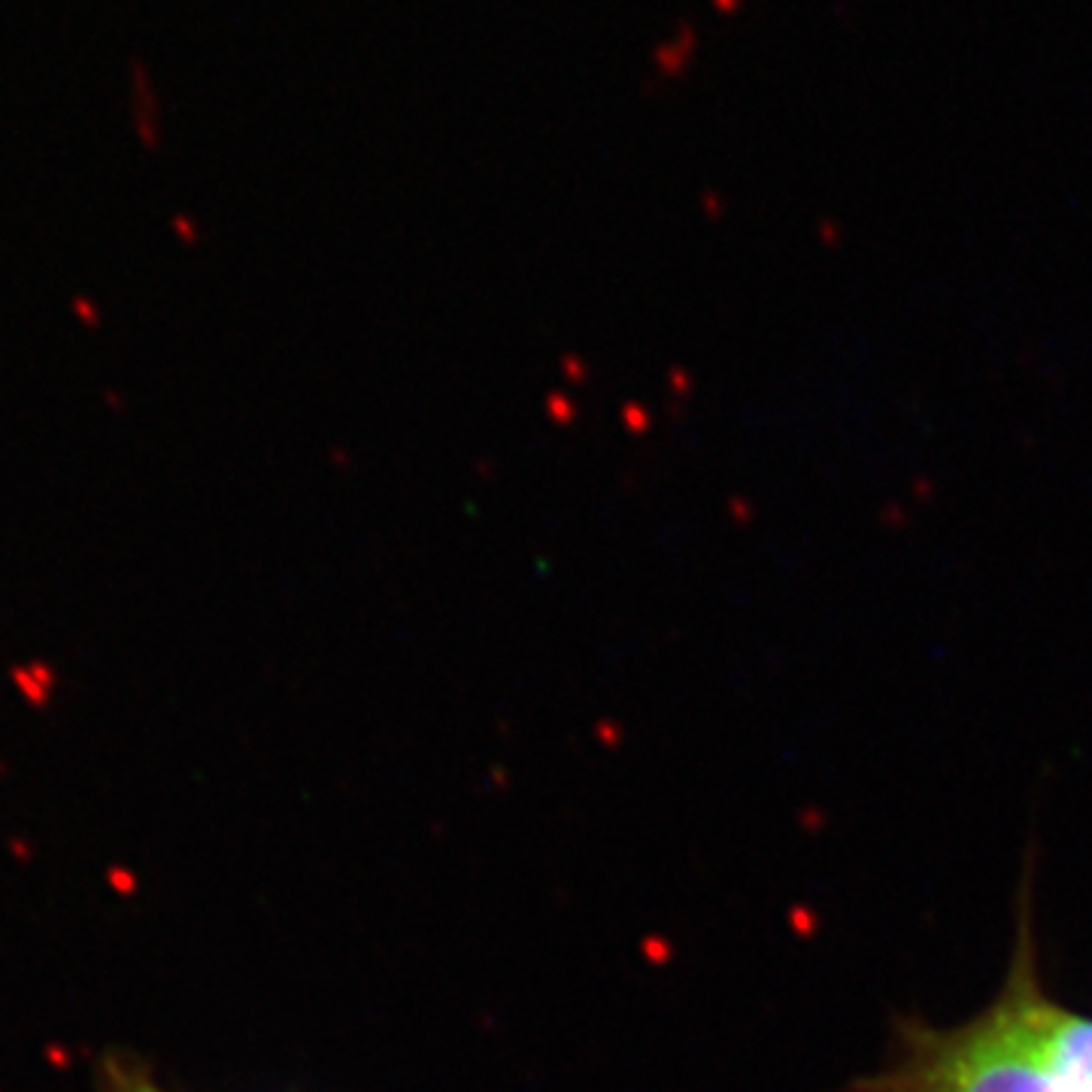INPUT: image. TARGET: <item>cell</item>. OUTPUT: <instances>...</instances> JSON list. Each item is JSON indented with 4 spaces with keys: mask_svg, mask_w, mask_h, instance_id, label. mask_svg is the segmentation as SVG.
<instances>
[{
    "mask_svg": "<svg viewBox=\"0 0 1092 1092\" xmlns=\"http://www.w3.org/2000/svg\"><path fill=\"white\" fill-rule=\"evenodd\" d=\"M1047 992L1034 974L1029 934L987 1011L956 1029L911 1023L883 1072L856 1092H1065L1044 1044Z\"/></svg>",
    "mask_w": 1092,
    "mask_h": 1092,
    "instance_id": "cell-1",
    "label": "cell"
},
{
    "mask_svg": "<svg viewBox=\"0 0 1092 1092\" xmlns=\"http://www.w3.org/2000/svg\"><path fill=\"white\" fill-rule=\"evenodd\" d=\"M104 1092H165L158 1083H152L143 1072L137 1068H110L106 1072Z\"/></svg>",
    "mask_w": 1092,
    "mask_h": 1092,
    "instance_id": "cell-2",
    "label": "cell"
}]
</instances>
